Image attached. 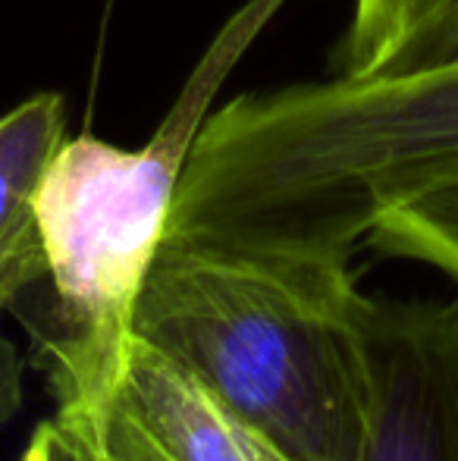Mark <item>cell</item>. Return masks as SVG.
I'll use <instances>...</instances> for the list:
<instances>
[{"label":"cell","mask_w":458,"mask_h":461,"mask_svg":"<svg viewBox=\"0 0 458 461\" xmlns=\"http://www.w3.org/2000/svg\"><path fill=\"white\" fill-rule=\"evenodd\" d=\"M371 298L352 261L166 232L132 333L292 461H361Z\"/></svg>","instance_id":"1"},{"label":"cell","mask_w":458,"mask_h":461,"mask_svg":"<svg viewBox=\"0 0 458 461\" xmlns=\"http://www.w3.org/2000/svg\"><path fill=\"white\" fill-rule=\"evenodd\" d=\"M286 4H238L145 145L120 148L92 132L67 135L44 164L35 188L44 276L10 314L29 336V361L41 370L60 418L88 420L111 402L192 148L232 69Z\"/></svg>","instance_id":"2"},{"label":"cell","mask_w":458,"mask_h":461,"mask_svg":"<svg viewBox=\"0 0 458 461\" xmlns=\"http://www.w3.org/2000/svg\"><path fill=\"white\" fill-rule=\"evenodd\" d=\"M361 461H458V295L371 298Z\"/></svg>","instance_id":"3"},{"label":"cell","mask_w":458,"mask_h":461,"mask_svg":"<svg viewBox=\"0 0 458 461\" xmlns=\"http://www.w3.org/2000/svg\"><path fill=\"white\" fill-rule=\"evenodd\" d=\"M69 424L120 461H292L145 339H132L111 402Z\"/></svg>","instance_id":"4"},{"label":"cell","mask_w":458,"mask_h":461,"mask_svg":"<svg viewBox=\"0 0 458 461\" xmlns=\"http://www.w3.org/2000/svg\"><path fill=\"white\" fill-rule=\"evenodd\" d=\"M67 139V101L35 92L0 116V317L44 276L35 188L54 148ZM25 355L0 330V427L22 408Z\"/></svg>","instance_id":"5"},{"label":"cell","mask_w":458,"mask_h":461,"mask_svg":"<svg viewBox=\"0 0 458 461\" xmlns=\"http://www.w3.org/2000/svg\"><path fill=\"white\" fill-rule=\"evenodd\" d=\"M458 60V0H352L333 76H373Z\"/></svg>","instance_id":"6"},{"label":"cell","mask_w":458,"mask_h":461,"mask_svg":"<svg viewBox=\"0 0 458 461\" xmlns=\"http://www.w3.org/2000/svg\"><path fill=\"white\" fill-rule=\"evenodd\" d=\"M364 245L386 258L427 264L458 285V173L386 211Z\"/></svg>","instance_id":"7"},{"label":"cell","mask_w":458,"mask_h":461,"mask_svg":"<svg viewBox=\"0 0 458 461\" xmlns=\"http://www.w3.org/2000/svg\"><path fill=\"white\" fill-rule=\"evenodd\" d=\"M19 461H120L60 414L38 420Z\"/></svg>","instance_id":"8"}]
</instances>
